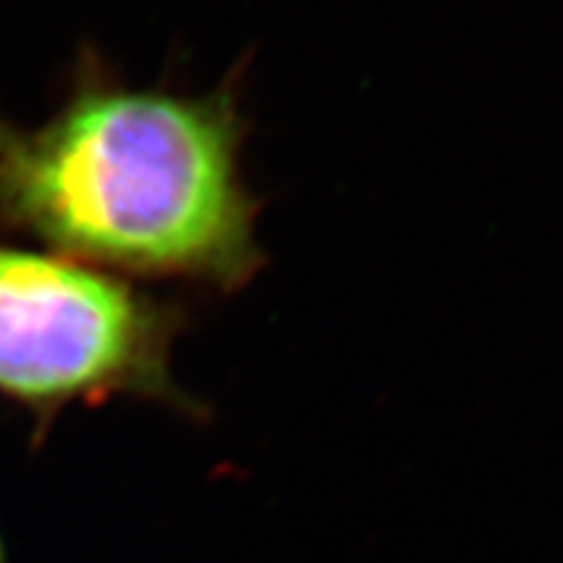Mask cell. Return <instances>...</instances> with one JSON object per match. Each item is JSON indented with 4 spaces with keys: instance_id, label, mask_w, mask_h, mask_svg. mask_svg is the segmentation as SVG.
Listing matches in <instances>:
<instances>
[{
    "instance_id": "cell-1",
    "label": "cell",
    "mask_w": 563,
    "mask_h": 563,
    "mask_svg": "<svg viewBox=\"0 0 563 563\" xmlns=\"http://www.w3.org/2000/svg\"><path fill=\"white\" fill-rule=\"evenodd\" d=\"M235 84L139 89L84 53L34 129L0 118V228L95 269L230 292L264 266Z\"/></svg>"
},
{
    "instance_id": "cell-2",
    "label": "cell",
    "mask_w": 563,
    "mask_h": 563,
    "mask_svg": "<svg viewBox=\"0 0 563 563\" xmlns=\"http://www.w3.org/2000/svg\"><path fill=\"white\" fill-rule=\"evenodd\" d=\"M186 316L118 274L0 243V397L37 420L70 405L133 397L199 410L175 382Z\"/></svg>"
},
{
    "instance_id": "cell-3",
    "label": "cell",
    "mask_w": 563,
    "mask_h": 563,
    "mask_svg": "<svg viewBox=\"0 0 563 563\" xmlns=\"http://www.w3.org/2000/svg\"><path fill=\"white\" fill-rule=\"evenodd\" d=\"M0 563H3V548H0Z\"/></svg>"
}]
</instances>
